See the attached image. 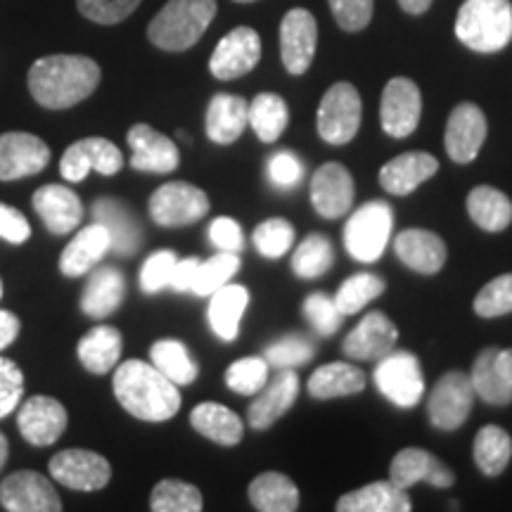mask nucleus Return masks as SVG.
<instances>
[{"instance_id":"nucleus-1","label":"nucleus","mask_w":512,"mask_h":512,"mask_svg":"<svg viewBox=\"0 0 512 512\" xmlns=\"http://www.w3.org/2000/svg\"><path fill=\"white\" fill-rule=\"evenodd\" d=\"M100 83L98 62L86 55L41 57L29 69V91L46 110H69L91 98Z\"/></svg>"},{"instance_id":"nucleus-2","label":"nucleus","mask_w":512,"mask_h":512,"mask_svg":"<svg viewBox=\"0 0 512 512\" xmlns=\"http://www.w3.org/2000/svg\"><path fill=\"white\" fill-rule=\"evenodd\" d=\"M114 396L133 418L145 422H166L181 411L178 384L159 373L152 363L126 361L114 370Z\"/></svg>"},{"instance_id":"nucleus-3","label":"nucleus","mask_w":512,"mask_h":512,"mask_svg":"<svg viewBox=\"0 0 512 512\" xmlns=\"http://www.w3.org/2000/svg\"><path fill=\"white\" fill-rule=\"evenodd\" d=\"M216 17V0H169L147 27V38L166 53L195 46Z\"/></svg>"},{"instance_id":"nucleus-4","label":"nucleus","mask_w":512,"mask_h":512,"mask_svg":"<svg viewBox=\"0 0 512 512\" xmlns=\"http://www.w3.org/2000/svg\"><path fill=\"white\" fill-rule=\"evenodd\" d=\"M456 36L475 53H498L512 41V3L465 0L456 17Z\"/></svg>"},{"instance_id":"nucleus-5","label":"nucleus","mask_w":512,"mask_h":512,"mask_svg":"<svg viewBox=\"0 0 512 512\" xmlns=\"http://www.w3.org/2000/svg\"><path fill=\"white\" fill-rule=\"evenodd\" d=\"M394 226V211L387 202L373 200L363 204L361 209L351 216L347 228H344V247L363 264H373L387 247L389 235Z\"/></svg>"},{"instance_id":"nucleus-6","label":"nucleus","mask_w":512,"mask_h":512,"mask_svg":"<svg viewBox=\"0 0 512 512\" xmlns=\"http://www.w3.org/2000/svg\"><path fill=\"white\" fill-rule=\"evenodd\" d=\"M361 117L363 105L356 86L339 81L328 88V93L323 95L318 105V136L328 145H347L361 128Z\"/></svg>"},{"instance_id":"nucleus-7","label":"nucleus","mask_w":512,"mask_h":512,"mask_svg":"<svg viewBox=\"0 0 512 512\" xmlns=\"http://www.w3.org/2000/svg\"><path fill=\"white\" fill-rule=\"evenodd\" d=\"M375 384L384 399L399 408H415L425 394V377L418 356L411 351H389L375 368Z\"/></svg>"},{"instance_id":"nucleus-8","label":"nucleus","mask_w":512,"mask_h":512,"mask_svg":"<svg viewBox=\"0 0 512 512\" xmlns=\"http://www.w3.org/2000/svg\"><path fill=\"white\" fill-rule=\"evenodd\" d=\"M475 406V387L470 375L463 370H448L434 384L430 401H427V415L430 422L441 432H453L463 427Z\"/></svg>"},{"instance_id":"nucleus-9","label":"nucleus","mask_w":512,"mask_h":512,"mask_svg":"<svg viewBox=\"0 0 512 512\" xmlns=\"http://www.w3.org/2000/svg\"><path fill=\"white\" fill-rule=\"evenodd\" d=\"M150 216L157 226L181 228L197 223L209 214L207 192L195 188V185L174 181L164 183L150 197Z\"/></svg>"},{"instance_id":"nucleus-10","label":"nucleus","mask_w":512,"mask_h":512,"mask_svg":"<svg viewBox=\"0 0 512 512\" xmlns=\"http://www.w3.org/2000/svg\"><path fill=\"white\" fill-rule=\"evenodd\" d=\"M50 477L74 491H100L110 484L112 467L100 453L88 448H67L50 458Z\"/></svg>"},{"instance_id":"nucleus-11","label":"nucleus","mask_w":512,"mask_h":512,"mask_svg":"<svg viewBox=\"0 0 512 512\" xmlns=\"http://www.w3.org/2000/svg\"><path fill=\"white\" fill-rule=\"evenodd\" d=\"M124 166V155L112 140L107 138H83L69 145L60 159V174L64 181L81 183L91 171L100 176L119 174Z\"/></svg>"},{"instance_id":"nucleus-12","label":"nucleus","mask_w":512,"mask_h":512,"mask_svg":"<svg viewBox=\"0 0 512 512\" xmlns=\"http://www.w3.org/2000/svg\"><path fill=\"white\" fill-rule=\"evenodd\" d=\"M422 114V95L415 81L396 76L384 86L380 102V121L382 131L389 138H408L420 124Z\"/></svg>"},{"instance_id":"nucleus-13","label":"nucleus","mask_w":512,"mask_h":512,"mask_svg":"<svg viewBox=\"0 0 512 512\" xmlns=\"http://www.w3.org/2000/svg\"><path fill=\"white\" fill-rule=\"evenodd\" d=\"M0 503L10 512H60V494L48 477L31 470L12 472L0 484Z\"/></svg>"},{"instance_id":"nucleus-14","label":"nucleus","mask_w":512,"mask_h":512,"mask_svg":"<svg viewBox=\"0 0 512 512\" xmlns=\"http://www.w3.org/2000/svg\"><path fill=\"white\" fill-rule=\"evenodd\" d=\"M486 133H489V124H486L484 112L479 110L475 102H460L448 114L444 138L448 157L456 164L475 162L479 152H482Z\"/></svg>"},{"instance_id":"nucleus-15","label":"nucleus","mask_w":512,"mask_h":512,"mask_svg":"<svg viewBox=\"0 0 512 512\" xmlns=\"http://www.w3.org/2000/svg\"><path fill=\"white\" fill-rule=\"evenodd\" d=\"M318 46V24L309 10L294 8L280 24V55L285 69L294 76L309 72Z\"/></svg>"},{"instance_id":"nucleus-16","label":"nucleus","mask_w":512,"mask_h":512,"mask_svg":"<svg viewBox=\"0 0 512 512\" xmlns=\"http://www.w3.org/2000/svg\"><path fill=\"white\" fill-rule=\"evenodd\" d=\"M261 60V38L252 27H238L214 48L209 72L219 81H233L252 72Z\"/></svg>"},{"instance_id":"nucleus-17","label":"nucleus","mask_w":512,"mask_h":512,"mask_svg":"<svg viewBox=\"0 0 512 512\" xmlns=\"http://www.w3.org/2000/svg\"><path fill=\"white\" fill-rule=\"evenodd\" d=\"M356 197L354 178L342 164H323L311 178V204L318 216L335 221L347 216Z\"/></svg>"},{"instance_id":"nucleus-18","label":"nucleus","mask_w":512,"mask_h":512,"mask_svg":"<svg viewBox=\"0 0 512 512\" xmlns=\"http://www.w3.org/2000/svg\"><path fill=\"white\" fill-rule=\"evenodd\" d=\"M50 162V147L31 133H3L0 136V181H19L36 176Z\"/></svg>"},{"instance_id":"nucleus-19","label":"nucleus","mask_w":512,"mask_h":512,"mask_svg":"<svg viewBox=\"0 0 512 512\" xmlns=\"http://www.w3.org/2000/svg\"><path fill=\"white\" fill-rule=\"evenodd\" d=\"M128 147H131V166L145 174H171L181 164V155L174 140L155 131L147 124H133L128 131Z\"/></svg>"},{"instance_id":"nucleus-20","label":"nucleus","mask_w":512,"mask_h":512,"mask_svg":"<svg viewBox=\"0 0 512 512\" xmlns=\"http://www.w3.org/2000/svg\"><path fill=\"white\" fill-rule=\"evenodd\" d=\"M67 420L60 401L50 396H31L19 408L17 427L31 446H53L67 430Z\"/></svg>"},{"instance_id":"nucleus-21","label":"nucleus","mask_w":512,"mask_h":512,"mask_svg":"<svg viewBox=\"0 0 512 512\" xmlns=\"http://www.w3.org/2000/svg\"><path fill=\"white\" fill-rule=\"evenodd\" d=\"M396 339H399V330L392 320L382 311H373L366 313V318L349 332L342 349L354 361H380L396 347Z\"/></svg>"},{"instance_id":"nucleus-22","label":"nucleus","mask_w":512,"mask_h":512,"mask_svg":"<svg viewBox=\"0 0 512 512\" xmlns=\"http://www.w3.org/2000/svg\"><path fill=\"white\" fill-rule=\"evenodd\" d=\"M389 479L401 489H411L418 482H430L437 489H448L456 482L451 467L441 463L437 456L422 448H403L392 460L389 467Z\"/></svg>"},{"instance_id":"nucleus-23","label":"nucleus","mask_w":512,"mask_h":512,"mask_svg":"<svg viewBox=\"0 0 512 512\" xmlns=\"http://www.w3.org/2000/svg\"><path fill=\"white\" fill-rule=\"evenodd\" d=\"M299 394V377L292 368H280V373L273 377V382L264 387L252 406L247 408V422L252 430H268L283 415L290 411Z\"/></svg>"},{"instance_id":"nucleus-24","label":"nucleus","mask_w":512,"mask_h":512,"mask_svg":"<svg viewBox=\"0 0 512 512\" xmlns=\"http://www.w3.org/2000/svg\"><path fill=\"white\" fill-rule=\"evenodd\" d=\"M394 252L403 266L420 275L439 273L446 264V242L432 230L408 228L396 235Z\"/></svg>"},{"instance_id":"nucleus-25","label":"nucleus","mask_w":512,"mask_h":512,"mask_svg":"<svg viewBox=\"0 0 512 512\" xmlns=\"http://www.w3.org/2000/svg\"><path fill=\"white\" fill-rule=\"evenodd\" d=\"M34 209L53 235H69L83 219L81 197L64 185L38 188L34 192Z\"/></svg>"},{"instance_id":"nucleus-26","label":"nucleus","mask_w":512,"mask_h":512,"mask_svg":"<svg viewBox=\"0 0 512 512\" xmlns=\"http://www.w3.org/2000/svg\"><path fill=\"white\" fill-rule=\"evenodd\" d=\"M439 171L437 157L430 152H406L380 169V185L389 195L406 197Z\"/></svg>"},{"instance_id":"nucleus-27","label":"nucleus","mask_w":512,"mask_h":512,"mask_svg":"<svg viewBox=\"0 0 512 512\" xmlns=\"http://www.w3.org/2000/svg\"><path fill=\"white\" fill-rule=\"evenodd\" d=\"M112 249L110 233H107L102 223H91L76 233V238L64 247L60 256V271L67 278H79V275L91 273L100 264L102 256Z\"/></svg>"},{"instance_id":"nucleus-28","label":"nucleus","mask_w":512,"mask_h":512,"mask_svg":"<svg viewBox=\"0 0 512 512\" xmlns=\"http://www.w3.org/2000/svg\"><path fill=\"white\" fill-rule=\"evenodd\" d=\"M93 219L102 223L110 233L112 252H117L119 256H131L138 252L140 242H143V230H140V223L124 202L102 197L93 204Z\"/></svg>"},{"instance_id":"nucleus-29","label":"nucleus","mask_w":512,"mask_h":512,"mask_svg":"<svg viewBox=\"0 0 512 512\" xmlns=\"http://www.w3.org/2000/svg\"><path fill=\"white\" fill-rule=\"evenodd\" d=\"M249 126V102L240 95L216 93L207 107V136L216 145L235 143Z\"/></svg>"},{"instance_id":"nucleus-30","label":"nucleus","mask_w":512,"mask_h":512,"mask_svg":"<svg viewBox=\"0 0 512 512\" xmlns=\"http://www.w3.org/2000/svg\"><path fill=\"white\" fill-rule=\"evenodd\" d=\"M337 512H411L413 503L408 489L389 482H373L349 491L337 501Z\"/></svg>"},{"instance_id":"nucleus-31","label":"nucleus","mask_w":512,"mask_h":512,"mask_svg":"<svg viewBox=\"0 0 512 512\" xmlns=\"http://www.w3.org/2000/svg\"><path fill=\"white\" fill-rule=\"evenodd\" d=\"M475 396H479L489 406H508L512 403V380L505 375L501 366V349L486 347L479 351L470 370Z\"/></svg>"},{"instance_id":"nucleus-32","label":"nucleus","mask_w":512,"mask_h":512,"mask_svg":"<svg viewBox=\"0 0 512 512\" xmlns=\"http://www.w3.org/2000/svg\"><path fill=\"white\" fill-rule=\"evenodd\" d=\"M190 425L195 427V432L219 446H238L245 437V425H242L240 415L214 401H204L192 408Z\"/></svg>"},{"instance_id":"nucleus-33","label":"nucleus","mask_w":512,"mask_h":512,"mask_svg":"<svg viewBox=\"0 0 512 512\" xmlns=\"http://www.w3.org/2000/svg\"><path fill=\"white\" fill-rule=\"evenodd\" d=\"M126 294V280L112 266L98 268L83 287L81 311L91 318H107L119 309Z\"/></svg>"},{"instance_id":"nucleus-34","label":"nucleus","mask_w":512,"mask_h":512,"mask_svg":"<svg viewBox=\"0 0 512 512\" xmlns=\"http://www.w3.org/2000/svg\"><path fill=\"white\" fill-rule=\"evenodd\" d=\"M121 332L112 325H98V328L88 330L81 337L76 356H79L81 366L93 375H105L119 366L121 358Z\"/></svg>"},{"instance_id":"nucleus-35","label":"nucleus","mask_w":512,"mask_h":512,"mask_svg":"<svg viewBox=\"0 0 512 512\" xmlns=\"http://www.w3.org/2000/svg\"><path fill=\"white\" fill-rule=\"evenodd\" d=\"M249 304V292L242 285H223L211 294L209 325L223 342H235L240 335V320Z\"/></svg>"},{"instance_id":"nucleus-36","label":"nucleus","mask_w":512,"mask_h":512,"mask_svg":"<svg viewBox=\"0 0 512 512\" xmlns=\"http://www.w3.org/2000/svg\"><path fill=\"white\" fill-rule=\"evenodd\" d=\"M467 214L486 233H503L512 223V200L491 185H477L467 195Z\"/></svg>"},{"instance_id":"nucleus-37","label":"nucleus","mask_w":512,"mask_h":512,"mask_svg":"<svg viewBox=\"0 0 512 512\" xmlns=\"http://www.w3.org/2000/svg\"><path fill=\"white\" fill-rule=\"evenodd\" d=\"M363 389H366V375L361 368L349 366V363H328L313 370L309 377V394L318 401L354 396Z\"/></svg>"},{"instance_id":"nucleus-38","label":"nucleus","mask_w":512,"mask_h":512,"mask_svg":"<svg viewBox=\"0 0 512 512\" xmlns=\"http://www.w3.org/2000/svg\"><path fill=\"white\" fill-rule=\"evenodd\" d=\"M249 501L259 512H294L299 510V489L287 475L264 472L249 484Z\"/></svg>"},{"instance_id":"nucleus-39","label":"nucleus","mask_w":512,"mask_h":512,"mask_svg":"<svg viewBox=\"0 0 512 512\" xmlns=\"http://www.w3.org/2000/svg\"><path fill=\"white\" fill-rule=\"evenodd\" d=\"M472 456H475V463L482 475L486 477L503 475L505 467L510 465V458H512L510 434L498 425L482 427L475 437Z\"/></svg>"},{"instance_id":"nucleus-40","label":"nucleus","mask_w":512,"mask_h":512,"mask_svg":"<svg viewBox=\"0 0 512 512\" xmlns=\"http://www.w3.org/2000/svg\"><path fill=\"white\" fill-rule=\"evenodd\" d=\"M290 124L287 102L275 93H259L249 102V126L261 143H275Z\"/></svg>"},{"instance_id":"nucleus-41","label":"nucleus","mask_w":512,"mask_h":512,"mask_svg":"<svg viewBox=\"0 0 512 512\" xmlns=\"http://www.w3.org/2000/svg\"><path fill=\"white\" fill-rule=\"evenodd\" d=\"M150 361L159 373L169 377L178 387H188L200 375V368L192 361L188 347L178 339H159V342L152 344Z\"/></svg>"},{"instance_id":"nucleus-42","label":"nucleus","mask_w":512,"mask_h":512,"mask_svg":"<svg viewBox=\"0 0 512 512\" xmlns=\"http://www.w3.org/2000/svg\"><path fill=\"white\" fill-rule=\"evenodd\" d=\"M335 264V249L325 235L313 233L306 238L292 256V271L304 280H316L328 273Z\"/></svg>"},{"instance_id":"nucleus-43","label":"nucleus","mask_w":512,"mask_h":512,"mask_svg":"<svg viewBox=\"0 0 512 512\" xmlns=\"http://www.w3.org/2000/svg\"><path fill=\"white\" fill-rule=\"evenodd\" d=\"M150 508L155 512H200L204 503L195 484L181 482V479H162L152 489Z\"/></svg>"},{"instance_id":"nucleus-44","label":"nucleus","mask_w":512,"mask_h":512,"mask_svg":"<svg viewBox=\"0 0 512 512\" xmlns=\"http://www.w3.org/2000/svg\"><path fill=\"white\" fill-rule=\"evenodd\" d=\"M384 280L373 273H356L339 285L335 304L342 316H354L384 292Z\"/></svg>"},{"instance_id":"nucleus-45","label":"nucleus","mask_w":512,"mask_h":512,"mask_svg":"<svg viewBox=\"0 0 512 512\" xmlns=\"http://www.w3.org/2000/svg\"><path fill=\"white\" fill-rule=\"evenodd\" d=\"M240 271V256L233 252H219L209 261H200L195 278H192V294L211 297L219 287L228 285V280Z\"/></svg>"},{"instance_id":"nucleus-46","label":"nucleus","mask_w":512,"mask_h":512,"mask_svg":"<svg viewBox=\"0 0 512 512\" xmlns=\"http://www.w3.org/2000/svg\"><path fill=\"white\" fill-rule=\"evenodd\" d=\"M252 242L256 252L266 259H280L290 252L294 242V228L290 221L285 219H268L254 228Z\"/></svg>"},{"instance_id":"nucleus-47","label":"nucleus","mask_w":512,"mask_h":512,"mask_svg":"<svg viewBox=\"0 0 512 512\" xmlns=\"http://www.w3.org/2000/svg\"><path fill=\"white\" fill-rule=\"evenodd\" d=\"M268 382V361L266 358H240L230 363L226 370V384L233 392L242 396H252L266 387Z\"/></svg>"},{"instance_id":"nucleus-48","label":"nucleus","mask_w":512,"mask_h":512,"mask_svg":"<svg viewBox=\"0 0 512 512\" xmlns=\"http://www.w3.org/2000/svg\"><path fill=\"white\" fill-rule=\"evenodd\" d=\"M472 306L479 318H501L512 313V273H503L486 283Z\"/></svg>"},{"instance_id":"nucleus-49","label":"nucleus","mask_w":512,"mask_h":512,"mask_svg":"<svg viewBox=\"0 0 512 512\" xmlns=\"http://www.w3.org/2000/svg\"><path fill=\"white\" fill-rule=\"evenodd\" d=\"M313 356H316V351H313V344L309 339L290 335V337L278 339V342H273L271 347L266 349L264 358L273 368H297V366H304V363H309Z\"/></svg>"},{"instance_id":"nucleus-50","label":"nucleus","mask_w":512,"mask_h":512,"mask_svg":"<svg viewBox=\"0 0 512 512\" xmlns=\"http://www.w3.org/2000/svg\"><path fill=\"white\" fill-rule=\"evenodd\" d=\"M304 316L313 325L318 335H335L342 325V313H339L335 297H328L323 292H313L304 302Z\"/></svg>"},{"instance_id":"nucleus-51","label":"nucleus","mask_w":512,"mask_h":512,"mask_svg":"<svg viewBox=\"0 0 512 512\" xmlns=\"http://www.w3.org/2000/svg\"><path fill=\"white\" fill-rule=\"evenodd\" d=\"M176 261V252H171V249H162V252L147 256L143 271H140V290L145 294H155L169 287Z\"/></svg>"},{"instance_id":"nucleus-52","label":"nucleus","mask_w":512,"mask_h":512,"mask_svg":"<svg viewBox=\"0 0 512 512\" xmlns=\"http://www.w3.org/2000/svg\"><path fill=\"white\" fill-rule=\"evenodd\" d=\"M76 5L95 24H119L138 8L140 0H76Z\"/></svg>"},{"instance_id":"nucleus-53","label":"nucleus","mask_w":512,"mask_h":512,"mask_svg":"<svg viewBox=\"0 0 512 512\" xmlns=\"http://www.w3.org/2000/svg\"><path fill=\"white\" fill-rule=\"evenodd\" d=\"M24 394V375L15 361L0 356V418L19 406Z\"/></svg>"},{"instance_id":"nucleus-54","label":"nucleus","mask_w":512,"mask_h":512,"mask_svg":"<svg viewBox=\"0 0 512 512\" xmlns=\"http://www.w3.org/2000/svg\"><path fill=\"white\" fill-rule=\"evenodd\" d=\"M330 8L344 31L366 29L373 19V0H330Z\"/></svg>"},{"instance_id":"nucleus-55","label":"nucleus","mask_w":512,"mask_h":512,"mask_svg":"<svg viewBox=\"0 0 512 512\" xmlns=\"http://www.w3.org/2000/svg\"><path fill=\"white\" fill-rule=\"evenodd\" d=\"M304 176V166L299 162L297 155H292V152H275V155L268 159V178H271V183L275 188H283V190H290V188H297L299 181H302Z\"/></svg>"},{"instance_id":"nucleus-56","label":"nucleus","mask_w":512,"mask_h":512,"mask_svg":"<svg viewBox=\"0 0 512 512\" xmlns=\"http://www.w3.org/2000/svg\"><path fill=\"white\" fill-rule=\"evenodd\" d=\"M209 240L219 252H233L240 254L245 249V235L238 221H233L230 216H219L209 226Z\"/></svg>"},{"instance_id":"nucleus-57","label":"nucleus","mask_w":512,"mask_h":512,"mask_svg":"<svg viewBox=\"0 0 512 512\" xmlns=\"http://www.w3.org/2000/svg\"><path fill=\"white\" fill-rule=\"evenodd\" d=\"M0 238L8 240L10 245H22L31 238V226L22 211L3 202H0Z\"/></svg>"},{"instance_id":"nucleus-58","label":"nucleus","mask_w":512,"mask_h":512,"mask_svg":"<svg viewBox=\"0 0 512 512\" xmlns=\"http://www.w3.org/2000/svg\"><path fill=\"white\" fill-rule=\"evenodd\" d=\"M197 266H200V261H197V259L176 261L174 273H171V283H169L171 290L190 292L192 290V278H195Z\"/></svg>"},{"instance_id":"nucleus-59","label":"nucleus","mask_w":512,"mask_h":512,"mask_svg":"<svg viewBox=\"0 0 512 512\" xmlns=\"http://www.w3.org/2000/svg\"><path fill=\"white\" fill-rule=\"evenodd\" d=\"M19 335V318L12 311L0 309V351L10 347Z\"/></svg>"},{"instance_id":"nucleus-60","label":"nucleus","mask_w":512,"mask_h":512,"mask_svg":"<svg viewBox=\"0 0 512 512\" xmlns=\"http://www.w3.org/2000/svg\"><path fill=\"white\" fill-rule=\"evenodd\" d=\"M434 0H399V5L408 15H425L432 8Z\"/></svg>"},{"instance_id":"nucleus-61","label":"nucleus","mask_w":512,"mask_h":512,"mask_svg":"<svg viewBox=\"0 0 512 512\" xmlns=\"http://www.w3.org/2000/svg\"><path fill=\"white\" fill-rule=\"evenodd\" d=\"M501 366L505 370V375L512 380V349H501Z\"/></svg>"},{"instance_id":"nucleus-62","label":"nucleus","mask_w":512,"mask_h":512,"mask_svg":"<svg viewBox=\"0 0 512 512\" xmlns=\"http://www.w3.org/2000/svg\"><path fill=\"white\" fill-rule=\"evenodd\" d=\"M5 460H8V439L5 434H0V470L5 467Z\"/></svg>"},{"instance_id":"nucleus-63","label":"nucleus","mask_w":512,"mask_h":512,"mask_svg":"<svg viewBox=\"0 0 512 512\" xmlns=\"http://www.w3.org/2000/svg\"><path fill=\"white\" fill-rule=\"evenodd\" d=\"M235 3H254V0H235Z\"/></svg>"},{"instance_id":"nucleus-64","label":"nucleus","mask_w":512,"mask_h":512,"mask_svg":"<svg viewBox=\"0 0 512 512\" xmlns=\"http://www.w3.org/2000/svg\"><path fill=\"white\" fill-rule=\"evenodd\" d=\"M0 297H3V280H0Z\"/></svg>"}]
</instances>
